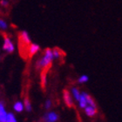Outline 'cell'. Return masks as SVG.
<instances>
[{
  "mask_svg": "<svg viewBox=\"0 0 122 122\" xmlns=\"http://www.w3.org/2000/svg\"><path fill=\"white\" fill-rule=\"evenodd\" d=\"M30 39L26 31H21L18 34V51L20 56L24 59L29 58V51L30 47Z\"/></svg>",
  "mask_w": 122,
  "mask_h": 122,
  "instance_id": "1",
  "label": "cell"
},
{
  "mask_svg": "<svg viewBox=\"0 0 122 122\" xmlns=\"http://www.w3.org/2000/svg\"><path fill=\"white\" fill-rule=\"evenodd\" d=\"M53 58H54V56H53V53H52V51L49 48L46 49V51H45V56L41 59V60H39L38 62L37 67L40 69L46 68V67L51 68Z\"/></svg>",
  "mask_w": 122,
  "mask_h": 122,
  "instance_id": "2",
  "label": "cell"
},
{
  "mask_svg": "<svg viewBox=\"0 0 122 122\" xmlns=\"http://www.w3.org/2000/svg\"><path fill=\"white\" fill-rule=\"evenodd\" d=\"M3 35H4V38H5V42H4V50L6 51L7 52L9 53H11L13 52L14 51V46H13L12 42L10 41V39L9 38L8 36H6L5 33H3Z\"/></svg>",
  "mask_w": 122,
  "mask_h": 122,
  "instance_id": "3",
  "label": "cell"
},
{
  "mask_svg": "<svg viewBox=\"0 0 122 122\" xmlns=\"http://www.w3.org/2000/svg\"><path fill=\"white\" fill-rule=\"evenodd\" d=\"M43 119L45 120V122H56L57 120H59V115L57 114L56 112H50L44 115Z\"/></svg>",
  "mask_w": 122,
  "mask_h": 122,
  "instance_id": "4",
  "label": "cell"
},
{
  "mask_svg": "<svg viewBox=\"0 0 122 122\" xmlns=\"http://www.w3.org/2000/svg\"><path fill=\"white\" fill-rule=\"evenodd\" d=\"M63 97H64V101L66 103V105L68 107H73V102H72V99H71V94L69 93V92L67 90H64L63 92Z\"/></svg>",
  "mask_w": 122,
  "mask_h": 122,
  "instance_id": "5",
  "label": "cell"
},
{
  "mask_svg": "<svg viewBox=\"0 0 122 122\" xmlns=\"http://www.w3.org/2000/svg\"><path fill=\"white\" fill-rule=\"evenodd\" d=\"M48 67H46V68L41 69V74H40V79H41V86L43 89L46 88V74H47V71H49Z\"/></svg>",
  "mask_w": 122,
  "mask_h": 122,
  "instance_id": "6",
  "label": "cell"
},
{
  "mask_svg": "<svg viewBox=\"0 0 122 122\" xmlns=\"http://www.w3.org/2000/svg\"><path fill=\"white\" fill-rule=\"evenodd\" d=\"M8 113L5 109V106L3 102H0V122H6Z\"/></svg>",
  "mask_w": 122,
  "mask_h": 122,
  "instance_id": "7",
  "label": "cell"
},
{
  "mask_svg": "<svg viewBox=\"0 0 122 122\" xmlns=\"http://www.w3.org/2000/svg\"><path fill=\"white\" fill-rule=\"evenodd\" d=\"M85 112L88 117H94L97 113V108L96 107H91V106H87L85 108Z\"/></svg>",
  "mask_w": 122,
  "mask_h": 122,
  "instance_id": "8",
  "label": "cell"
},
{
  "mask_svg": "<svg viewBox=\"0 0 122 122\" xmlns=\"http://www.w3.org/2000/svg\"><path fill=\"white\" fill-rule=\"evenodd\" d=\"M39 50V46L36 44H31L30 47V51H29V59H31L34 54H36Z\"/></svg>",
  "mask_w": 122,
  "mask_h": 122,
  "instance_id": "9",
  "label": "cell"
},
{
  "mask_svg": "<svg viewBox=\"0 0 122 122\" xmlns=\"http://www.w3.org/2000/svg\"><path fill=\"white\" fill-rule=\"evenodd\" d=\"M83 93H84L85 97H86V101H87L88 106H91V107H96L97 108L96 103H95V101H94V99L92 98V96H90L89 94L86 93V92H83Z\"/></svg>",
  "mask_w": 122,
  "mask_h": 122,
  "instance_id": "10",
  "label": "cell"
},
{
  "mask_svg": "<svg viewBox=\"0 0 122 122\" xmlns=\"http://www.w3.org/2000/svg\"><path fill=\"white\" fill-rule=\"evenodd\" d=\"M52 53H53L54 58H60V57L66 55L65 51H62V50H61L60 48H59V47H55V48L52 50Z\"/></svg>",
  "mask_w": 122,
  "mask_h": 122,
  "instance_id": "11",
  "label": "cell"
},
{
  "mask_svg": "<svg viewBox=\"0 0 122 122\" xmlns=\"http://www.w3.org/2000/svg\"><path fill=\"white\" fill-rule=\"evenodd\" d=\"M79 107H80V108H82V109H85V108L88 106L86 99V97H85L83 92L81 93V96H80V99H79Z\"/></svg>",
  "mask_w": 122,
  "mask_h": 122,
  "instance_id": "12",
  "label": "cell"
},
{
  "mask_svg": "<svg viewBox=\"0 0 122 122\" xmlns=\"http://www.w3.org/2000/svg\"><path fill=\"white\" fill-rule=\"evenodd\" d=\"M24 107H25V106H24V104L22 103V102L17 101L15 104H14L13 108H14V110H15L17 112H21L24 110Z\"/></svg>",
  "mask_w": 122,
  "mask_h": 122,
  "instance_id": "13",
  "label": "cell"
},
{
  "mask_svg": "<svg viewBox=\"0 0 122 122\" xmlns=\"http://www.w3.org/2000/svg\"><path fill=\"white\" fill-rule=\"evenodd\" d=\"M71 92H72V95H73L74 99L79 101V99H80V96H81V93L79 92V89H78V88H75V87H73V88L71 89Z\"/></svg>",
  "mask_w": 122,
  "mask_h": 122,
  "instance_id": "14",
  "label": "cell"
},
{
  "mask_svg": "<svg viewBox=\"0 0 122 122\" xmlns=\"http://www.w3.org/2000/svg\"><path fill=\"white\" fill-rule=\"evenodd\" d=\"M24 106H25V108L26 109L27 112H30V111H31V105H30V99H29V98L27 96H26L25 99Z\"/></svg>",
  "mask_w": 122,
  "mask_h": 122,
  "instance_id": "15",
  "label": "cell"
},
{
  "mask_svg": "<svg viewBox=\"0 0 122 122\" xmlns=\"http://www.w3.org/2000/svg\"><path fill=\"white\" fill-rule=\"evenodd\" d=\"M6 122H18V121H17V119H16V117L14 116V114L11 113V112H10V113H8V115H7Z\"/></svg>",
  "mask_w": 122,
  "mask_h": 122,
  "instance_id": "16",
  "label": "cell"
},
{
  "mask_svg": "<svg viewBox=\"0 0 122 122\" xmlns=\"http://www.w3.org/2000/svg\"><path fill=\"white\" fill-rule=\"evenodd\" d=\"M88 80H89V78H88V76H87V75H82V76L79 77V79H78L79 83H80V84H83V83H86Z\"/></svg>",
  "mask_w": 122,
  "mask_h": 122,
  "instance_id": "17",
  "label": "cell"
},
{
  "mask_svg": "<svg viewBox=\"0 0 122 122\" xmlns=\"http://www.w3.org/2000/svg\"><path fill=\"white\" fill-rule=\"evenodd\" d=\"M7 24L5 23L3 19H0V28L1 29H6L7 28Z\"/></svg>",
  "mask_w": 122,
  "mask_h": 122,
  "instance_id": "18",
  "label": "cell"
},
{
  "mask_svg": "<svg viewBox=\"0 0 122 122\" xmlns=\"http://www.w3.org/2000/svg\"><path fill=\"white\" fill-rule=\"evenodd\" d=\"M51 100H50V99H48V100H46V105H45V107H46V109H49V108L51 107Z\"/></svg>",
  "mask_w": 122,
  "mask_h": 122,
  "instance_id": "19",
  "label": "cell"
},
{
  "mask_svg": "<svg viewBox=\"0 0 122 122\" xmlns=\"http://www.w3.org/2000/svg\"><path fill=\"white\" fill-rule=\"evenodd\" d=\"M1 5H8V2L7 1H5V0H2V1H1Z\"/></svg>",
  "mask_w": 122,
  "mask_h": 122,
  "instance_id": "20",
  "label": "cell"
}]
</instances>
